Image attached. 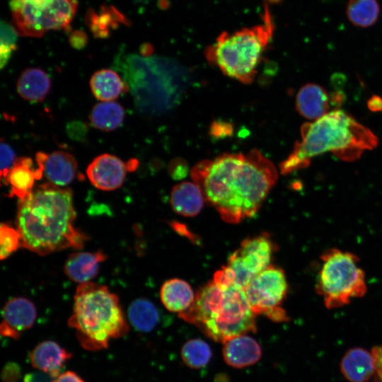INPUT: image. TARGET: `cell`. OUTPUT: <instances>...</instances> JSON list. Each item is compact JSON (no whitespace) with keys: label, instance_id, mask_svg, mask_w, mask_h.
I'll return each instance as SVG.
<instances>
[{"label":"cell","instance_id":"cell-40","mask_svg":"<svg viewBox=\"0 0 382 382\" xmlns=\"http://www.w3.org/2000/svg\"><path fill=\"white\" fill-rule=\"evenodd\" d=\"M140 52L143 57H150L153 52V47L149 43H145L141 45Z\"/></svg>","mask_w":382,"mask_h":382},{"label":"cell","instance_id":"cell-2","mask_svg":"<svg viewBox=\"0 0 382 382\" xmlns=\"http://www.w3.org/2000/svg\"><path fill=\"white\" fill-rule=\"evenodd\" d=\"M75 219L71 189L50 182L37 185L18 202L16 226L21 247L40 255L81 248L88 238L74 226Z\"/></svg>","mask_w":382,"mask_h":382},{"label":"cell","instance_id":"cell-19","mask_svg":"<svg viewBox=\"0 0 382 382\" xmlns=\"http://www.w3.org/2000/svg\"><path fill=\"white\" fill-rule=\"evenodd\" d=\"M329 96L320 86L309 83L303 86L296 96V110L308 120H318L328 113Z\"/></svg>","mask_w":382,"mask_h":382},{"label":"cell","instance_id":"cell-15","mask_svg":"<svg viewBox=\"0 0 382 382\" xmlns=\"http://www.w3.org/2000/svg\"><path fill=\"white\" fill-rule=\"evenodd\" d=\"M72 354L53 340H45L37 344L29 353L32 366L52 378L61 374L65 363Z\"/></svg>","mask_w":382,"mask_h":382},{"label":"cell","instance_id":"cell-13","mask_svg":"<svg viewBox=\"0 0 382 382\" xmlns=\"http://www.w3.org/2000/svg\"><path fill=\"white\" fill-rule=\"evenodd\" d=\"M127 171L126 163L111 154H102L95 158L87 168L91 183L102 190H114L123 183Z\"/></svg>","mask_w":382,"mask_h":382},{"label":"cell","instance_id":"cell-26","mask_svg":"<svg viewBox=\"0 0 382 382\" xmlns=\"http://www.w3.org/2000/svg\"><path fill=\"white\" fill-rule=\"evenodd\" d=\"M127 316L131 325L137 331L148 332L158 323L160 314L157 307L151 301L139 298L129 305Z\"/></svg>","mask_w":382,"mask_h":382},{"label":"cell","instance_id":"cell-17","mask_svg":"<svg viewBox=\"0 0 382 382\" xmlns=\"http://www.w3.org/2000/svg\"><path fill=\"white\" fill-rule=\"evenodd\" d=\"M340 372L349 382H366L376 374V366L371 352L362 347L348 349L341 359Z\"/></svg>","mask_w":382,"mask_h":382},{"label":"cell","instance_id":"cell-29","mask_svg":"<svg viewBox=\"0 0 382 382\" xmlns=\"http://www.w3.org/2000/svg\"><path fill=\"white\" fill-rule=\"evenodd\" d=\"M209 345L201 339H192L186 342L181 349L184 363L192 369H200L206 366L212 358Z\"/></svg>","mask_w":382,"mask_h":382},{"label":"cell","instance_id":"cell-21","mask_svg":"<svg viewBox=\"0 0 382 382\" xmlns=\"http://www.w3.org/2000/svg\"><path fill=\"white\" fill-rule=\"evenodd\" d=\"M4 179L6 184L11 186L10 197L16 196L19 199L32 192L35 180H38L33 161L27 157L17 158Z\"/></svg>","mask_w":382,"mask_h":382},{"label":"cell","instance_id":"cell-24","mask_svg":"<svg viewBox=\"0 0 382 382\" xmlns=\"http://www.w3.org/2000/svg\"><path fill=\"white\" fill-rule=\"evenodd\" d=\"M85 21L94 36L100 38L107 37L120 24L129 25L125 16L112 6H103L98 12L89 9Z\"/></svg>","mask_w":382,"mask_h":382},{"label":"cell","instance_id":"cell-41","mask_svg":"<svg viewBox=\"0 0 382 382\" xmlns=\"http://www.w3.org/2000/svg\"><path fill=\"white\" fill-rule=\"evenodd\" d=\"M267 3L270 4H278L280 3L282 0H265Z\"/></svg>","mask_w":382,"mask_h":382},{"label":"cell","instance_id":"cell-42","mask_svg":"<svg viewBox=\"0 0 382 382\" xmlns=\"http://www.w3.org/2000/svg\"><path fill=\"white\" fill-rule=\"evenodd\" d=\"M149 0H134V2L136 3H140V4H146L149 1Z\"/></svg>","mask_w":382,"mask_h":382},{"label":"cell","instance_id":"cell-4","mask_svg":"<svg viewBox=\"0 0 382 382\" xmlns=\"http://www.w3.org/2000/svg\"><path fill=\"white\" fill-rule=\"evenodd\" d=\"M117 66L141 112L160 115L173 109L180 101L187 72L176 61L130 54L118 59Z\"/></svg>","mask_w":382,"mask_h":382},{"label":"cell","instance_id":"cell-27","mask_svg":"<svg viewBox=\"0 0 382 382\" xmlns=\"http://www.w3.org/2000/svg\"><path fill=\"white\" fill-rule=\"evenodd\" d=\"M125 118L124 108L117 103L104 101L96 105L91 112L90 120L96 128L112 131L119 127Z\"/></svg>","mask_w":382,"mask_h":382},{"label":"cell","instance_id":"cell-28","mask_svg":"<svg viewBox=\"0 0 382 382\" xmlns=\"http://www.w3.org/2000/svg\"><path fill=\"white\" fill-rule=\"evenodd\" d=\"M380 6L377 0H349L346 6V14L355 26L366 28L374 25L378 20Z\"/></svg>","mask_w":382,"mask_h":382},{"label":"cell","instance_id":"cell-18","mask_svg":"<svg viewBox=\"0 0 382 382\" xmlns=\"http://www.w3.org/2000/svg\"><path fill=\"white\" fill-rule=\"evenodd\" d=\"M107 256L101 251L77 252L69 255L64 267L66 276L79 284L91 282Z\"/></svg>","mask_w":382,"mask_h":382},{"label":"cell","instance_id":"cell-23","mask_svg":"<svg viewBox=\"0 0 382 382\" xmlns=\"http://www.w3.org/2000/svg\"><path fill=\"white\" fill-rule=\"evenodd\" d=\"M16 88L18 94L23 99L40 102L48 94L51 88V81L42 69L28 68L20 75Z\"/></svg>","mask_w":382,"mask_h":382},{"label":"cell","instance_id":"cell-14","mask_svg":"<svg viewBox=\"0 0 382 382\" xmlns=\"http://www.w3.org/2000/svg\"><path fill=\"white\" fill-rule=\"evenodd\" d=\"M37 168L45 175L48 182L59 187L69 184L75 178L77 164L69 153L57 151L47 154H36Z\"/></svg>","mask_w":382,"mask_h":382},{"label":"cell","instance_id":"cell-8","mask_svg":"<svg viewBox=\"0 0 382 382\" xmlns=\"http://www.w3.org/2000/svg\"><path fill=\"white\" fill-rule=\"evenodd\" d=\"M320 260L316 291L327 308L342 307L366 294L365 273L356 255L330 248L322 253Z\"/></svg>","mask_w":382,"mask_h":382},{"label":"cell","instance_id":"cell-9","mask_svg":"<svg viewBox=\"0 0 382 382\" xmlns=\"http://www.w3.org/2000/svg\"><path fill=\"white\" fill-rule=\"evenodd\" d=\"M77 0H11L15 29L21 35L42 37L47 31L67 28Z\"/></svg>","mask_w":382,"mask_h":382},{"label":"cell","instance_id":"cell-16","mask_svg":"<svg viewBox=\"0 0 382 382\" xmlns=\"http://www.w3.org/2000/svg\"><path fill=\"white\" fill-rule=\"evenodd\" d=\"M223 343L224 361L232 367L243 368L253 365L261 357L260 345L246 334L231 337Z\"/></svg>","mask_w":382,"mask_h":382},{"label":"cell","instance_id":"cell-1","mask_svg":"<svg viewBox=\"0 0 382 382\" xmlns=\"http://www.w3.org/2000/svg\"><path fill=\"white\" fill-rule=\"evenodd\" d=\"M205 202L221 218L238 224L253 216L276 184L274 165L258 150L226 153L198 162L190 170Z\"/></svg>","mask_w":382,"mask_h":382},{"label":"cell","instance_id":"cell-43","mask_svg":"<svg viewBox=\"0 0 382 382\" xmlns=\"http://www.w3.org/2000/svg\"><path fill=\"white\" fill-rule=\"evenodd\" d=\"M373 382H381V381L378 380V381H373Z\"/></svg>","mask_w":382,"mask_h":382},{"label":"cell","instance_id":"cell-7","mask_svg":"<svg viewBox=\"0 0 382 382\" xmlns=\"http://www.w3.org/2000/svg\"><path fill=\"white\" fill-rule=\"evenodd\" d=\"M263 21L262 25L232 33H221L215 43L205 50L209 64L216 66L227 76L243 83H252L274 30L267 9Z\"/></svg>","mask_w":382,"mask_h":382},{"label":"cell","instance_id":"cell-22","mask_svg":"<svg viewBox=\"0 0 382 382\" xmlns=\"http://www.w3.org/2000/svg\"><path fill=\"white\" fill-rule=\"evenodd\" d=\"M160 297L167 310L180 314L192 305L195 294L187 282L173 278L163 284L160 291Z\"/></svg>","mask_w":382,"mask_h":382},{"label":"cell","instance_id":"cell-36","mask_svg":"<svg viewBox=\"0 0 382 382\" xmlns=\"http://www.w3.org/2000/svg\"><path fill=\"white\" fill-rule=\"evenodd\" d=\"M69 42L72 47L81 50L86 45L88 37L83 31L77 30L70 34Z\"/></svg>","mask_w":382,"mask_h":382},{"label":"cell","instance_id":"cell-3","mask_svg":"<svg viewBox=\"0 0 382 382\" xmlns=\"http://www.w3.org/2000/svg\"><path fill=\"white\" fill-rule=\"evenodd\" d=\"M300 132L301 140L279 164L283 175L308 167L312 158L326 152L345 161H354L378 144V138L369 129L342 110L303 124Z\"/></svg>","mask_w":382,"mask_h":382},{"label":"cell","instance_id":"cell-6","mask_svg":"<svg viewBox=\"0 0 382 382\" xmlns=\"http://www.w3.org/2000/svg\"><path fill=\"white\" fill-rule=\"evenodd\" d=\"M68 325L76 330L81 347L89 351L107 349L111 340L129 331L117 296L92 282L77 287Z\"/></svg>","mask_w":382,"mask_h":382},{"label":"cell","instance_id":"cell-32","mask_svg":"<svg viewBox=\"0 0 382 382\" xmlns=\"http://www.w3.org/2000/svg\"><path fill=\"white\" fill-rule=\"evenodd\" d=\"M1 152V176L5 178L13 166L16 159V154L13 149L3 140L0 144Z\"/></svg>","mask_w":382,"mask_h":382},{"label":"cell","instance_id":"cell-35","mask_svg":"<svg viewBox=\"0 0 382 382\" xmlns=\"http://www.w3.org/2000/svg\"><path fill=\"white\" fill-rule=\"evenodd\" d=\"M169 173L176 180L185 178L187 174V166L181 159L175 160L169 165Z\"/></svg>","mask_w":382,"mask_h":382},{"label":"cell","instance_id":"cell-20","mask_svg":"<svg viewBox=\"0 0 382 382\" xmlns=\"http://www.w3.org/2000/svg\"><path fill=\"white\" fill-rule=\"evenodd\" d=\"M203 194L194 182H183L175 185L170 197L173 209L178 214L191 217L197 215L204 202Z\"/></svg>","mask_w":382,"mask_h":382},{"label":"cell","instance_id":"cell-31","mask_svg":"<svg viewBox=\"0 0 382 382\" xmlns=\"http://www.w3.org/2000/svg\"><path fill=\"white\" fill-rule=\"evenodd\" d=\"M21 236L17 229L2 223L0 228V257H8L21 247Z\"/></svg>","mask_w":382,"mask_h":382},{"label":"cell","instance_id":"cell-34","mask_svg":"<svg viewBox=\"0 0 382 382\" xmlns=\"http://www.w3.org/2000/svg\"><path fill=\"white\" fill-rule=\"evenodd\" d=\"M233 128L230 123L226 122H214L210 127V134L214 137H224L232 133Z\"/></svg>","mask_w":382,"mask_h":382},{"label":"cell","instance_id":"cell-11","mask_svg":"<svg viewBox=\"0 0 382 382\" xmlns=\"http://www.w3.org/2000/svg\"><path fill=\"white\" fill-rule=\"evenodd\" d=\"M275 245L269 236L248 238L222 267L232 282L243 289L250 281L271 264Z\"/></svg>","mask_w":382,"mask_h":382},{"label":"cell","instance_id":"cell-10","mask_svg":"<svg viewBox=\"0 0 382 382\" xmlns=\"http://www.w3.org/2000/svg\"><path fill=\"white\" fill-rule=\"evenodd\" d=\"M244 290L255 315L265 314L276 322L289 320L282 307L288 291L287 280L282 268L270 265L256 275Z\"/></svg>","mask_w":382,"mask_h":382},{"label":"cell","instance_id":"cell-30","mask_svg":"<svg viewBox=\"0 0 382 382\" xmlns=\"http://www.w3.org/2000/svg\"><path fill=\"white\" fill-rule=\"evenodd\" d=\"M18 32L13 26L1 21V68H3L9 60L12 52L16 49Z\"/></svg>","mask_w":382,"mask_h":382},{"label":"cell","instance_id":"cell-39","mask_svg":"<svg viewBox=\"0 0 382 382\" xmlns=\"http://www.w3.org/2000/svg\"><path fill=\"white\" fill-rule=\"evenodd\" d=\"M368 108L373 112L382 110V98L378 96H373L367 102Z\"/></svg>","mask_w":382,"mask_h":382},{"label":"cell","instance_id":"cell-37","mask_svg":"<svg viewBox=\"0 0 382 382\" xmlns=\"http://www.w3.org/2000/svg\"><path fill=\"white\" fill-rule=\"evenodd\" d=\"M371 352L375 361L376 376L378 380L382 382V345L374 347Z\"/></svg>","mask_w":382,"mask_h":382},{"label":"cell","instance_id":"cell-25","mask_svg":"<svg viewBox=\"0 0 382 382\" xmlns=\"http://www.w3.org/2000/svg\"><path fill=\"white\" fill-rule=\"evenodd\" d=\"M90 86L94 96L102 101H112L127 91V84L111 69H101L91 76Z\"/></svg>","mask_w":382,"mask_h":382},{"label":"cell","instance_id":"cell-33","mask_svg":"<svg viewBox=\"0 0 382 382\" xmlns=\"http://www.w3.org/2000/svg\"><path fill=\"white\" fill-rule=\"evenodd\" d=\"M21 374L20 366L14 362L5 364L1 371V379L4 382H17Z\"/></svg>","mask_w":382,"mask_h":382},{"label":"cell","instance_id":"cell-12","mask_svg":"<svg viewBox=\"0 0 382 382\" xmlns=\"http://www.w3.org/2000/svg\"><path fill=\"white\" fill-rule=\"evenodd\" d=\"M0 326L2 336L18 340L22 332L32 328L37 318L34 303L24 297H14L4 304Z\"/></svg>","mask_w":382,"mask_h":382},{"label":"cell","instance_id":"cell-5","mask_svg":"<svg viewBox=\"0 0 382 382\" xmlns=\"http://www.w3.org/2000/svg\"><path fill=\"white\" fill-rule=\"evenodd\" d=\"M179 316L216 342H224L256 330L255 314L245 290L235 285L222 286L213 280L197 291L192 305Z\"/></svg>","mask_w":382,"mask_h":382},{"label":"cell","instance_id":"cell-38","mask_svg":"<svg viewBox=\"0 0 382 382\" xmlns=\"http://www.w3.org/2000/svg\"><path fill=\"white\" fill-rule=\"evenodd\" d=\"M51 382H85L83 378L76 373L67 371L61 373L58 376L54 378Z\"/></svg>","mask_w":382,"mask_h":382}]
</instances>
